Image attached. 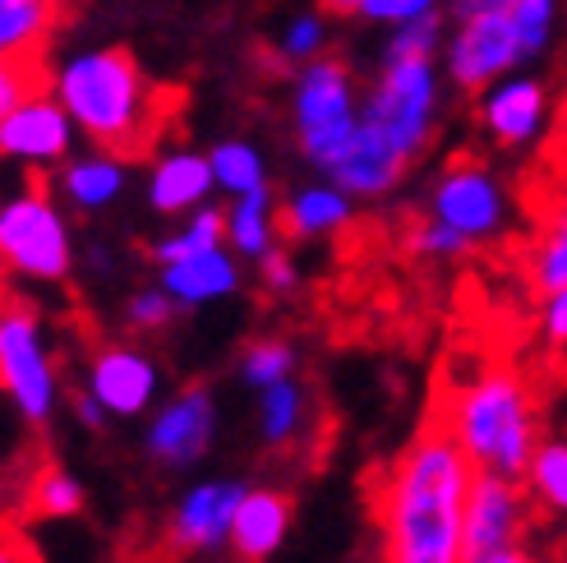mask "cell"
I'll use <instances>...</instances> for the list:
<instances>
[{
  "label": "cell",
  "instance_id": "8fae6325",
  "mask_svg": "<svg viewBox=\"0 0 567 563\" xmlns=\"http://www.w3.org/2000/svg\"><path fill=\"white\" fill-rule=\"evenodd\" d=\"M503 213H507L503 185L494 181L489 166H480V162H452L447 172L439 176L434 199H430V217L457 227L471 240L498 236L503 232Z\"/></svg>",
  "mask_w": 567,
  "mask_h": 563
},
{
  "label": "cell",
  "instance_id": "ab89813d",
  "mask_svg": "<svg viewBox=\"0 0 567 563\" xmlns=\"http://www.w3.org/2000/svg\"><path fill=\"white\" fill-rule=\"evenodd\" d=\"M452 14L462 19H480V14H503V10H513V0H447Z\"/></svg>",
  "mask_w": 567,
  "mask_h": 563
},
{
  "label": "cell",
  "instance_id": "9c48e42d",
  "mask_svg": "<svg viewBox=\"0 0 567 563\" xmlns=\"http://www.w3.org/2000/svg\"><path fill=\"white\" fill-rule=\"evenodd\" d=\"M526 526V494L513 475L475 471L466 499V563H494L517 550Z\"/></svg>",
  "mask_w": 567,
  "mask_h": 563
},
{
  "label": "cell",
  "instance_id": "ba28073f",
  "mask_svg": "<svg viewBox=\"0 0 567 563\" xmlns=\"http://www.w3.org/2000/svg\"><path fill=\"white\" fill-rule=\"evenodd\" d=\"M213 434H217L213 392L204 383H189L153 411L148 434H144V453L166 471H185L213 448Z\"/></svg>",
  "mask_w": 567,
  "mask_h": 563
},
{
  "label": "cell",
  "instance_id": "7a4b0ae2",
  "mask_svg": "<svg viewBox=\"0 0 567 563\" xmlns=\"http://www.w3.org/2000/svg\"><path fill=\"white\" fill-rule=\"evenodd\" d=\"M51 93L102 153L138 157L157 139V93L125 47L79 51L55 70Z\"/></svg>",
  "mask_w": 567,
  "mask_h": 563
},
{
  "label": "cell",
  "instance_id": "2e32d148",
  "mask_svg": "<svg viewBox=\"0 0 567 563\" xmlns=\"http://www.w3.org/2000/svg\"><path fill=\"white\" fill-rule=\"evenodd\" d=\"M291 518H296V503L287 490H268V485H245L240 503H236V522H231V554L240 563H268L281 541L291 531Z\"/></svg>",
  "mask_w": 567,
  "mask_h": 563
},
{
  "label": "cell",
  "instance_id": "484cf974",
  "mask_svg": "<svg viewBox=\"0 0 567 563\" xmlns=\"http://www.w3.org/2000/svg\"><path fill=\"white\" fill-rule=\"evenodd\" d=\"M208 162H213V176L226 194H249V190L268 185L264 153L254 144H245V139H221V144L208 153Z\"/></svg>",
  "mask_w": 567,
  "mask_h": 563
},
{
  "label": "cell",
  "instance_id": "ee69618b",
  "mask_svg": "<svg viewBox=\"0 0 567 563\" xmlns=\"http://www.w3.org/2000/svg\"><path fill=\"white\" fill-rule=\"evenodd\" d=\"M494 563H540V559H535V554H526V550L517 545V550H507V554H503V559H494Z\"/></svg>",
  "mask_w": 567,
  "mask_h": 563
},
{
  "label": "cell",
  "instance_id": "4316f807",
  "mask_svg": "<svg viewBox=\"0 0 567 563\" xmlns=\"http://www.w3.org/2000/svg\"><path fill=\"white\" fill-rule=\"evenodd\" d=\"M530 282L545 296L558 291V287H567V194H563L558 213L549 217L545 236L535 240V249H530Z\"/></svg>",
  "mask_w": 567,
  "mask_h": 563
},
{
  "label": "cell",
  "instance_id": "603a6c76",
  "mask_svg": "<svg viewBox=\"0 0 567 563\" xmlns=\"http://www.w3.org/2000/svg\"><path fill=\"white\" fill-rule=\"evenodd\" d=\"M61 23V0H0V55L38 61Z\"/></svg>",
  "mask_w": 567,
  "mask_h": 563
},
{
  "label": "cell",
  "instance_id": "5b68a950",
  "mask_svg": "<svg viewBox=\"0 0 567 563\" xmlns=\"http://www.w3.org/2000/svg\"><path fill=\"white\" fill-rule=\"evenodd\" d=\"M439 111V74L434 55H383V74L364 98L360 116L370 121L406 162L430 144Z\"/></svg>",
  "mask_w": 567,
  "mask_h": 563
},
{
  "label": "cell",
  "instance_id": "3957f363",
  "mask_svg": "<svg viewBox=\"0 0 567 563\" xmlns=\"http://www.w3.org/2000/svg\"><path fill=\"white\" fill-rule=\"evenodd\" d=\"M447 434L462 443V453L475 462V471H498L522 481L535 448V398L517 370H494L475 375L447 398L443 411Z\"/></svg>",
  "mask_w": 567,
  "mask_h": 563
},
{
  "label": "cell",
  "instance_id": "30bf717a",
  "mask_svg": "<svg viewBox=\"0 0 567 563\" xmlns=\"http://www.w3.org/2000/svg\"><path fill=\"white\" fill-rule=\"evenodd\" d=\"M526 61L513 19L503 14H480V19H462L457 33L447 42V74L457 89H489V83L507 79Z\"/></svg>",
  "mask_w": 567,
  "mask_h": 563
},
{
  "label": "cell",
  "instance_id": "4fadbf2b",
  "mask_svg": "<svg viewBox=\"0 0 567 563\" xmlns=\"http://www.w3.org/2000/svg\"><path fill=\"white\" fill-rule=\"evenodd\" d=\"M245 485L240 481H198L189 485L172 518H166V545L176 554H204L231 541V522H236V503Z\"/></svg>",
  "mask_w": 567,
  "mask_h": 563
},
{
  "label": "cell",
  "instance_id": "1f68e13d",
  "mask_svg": "<svg viewBox=\"0 0 567 563\" xmlns=\"http://www.w3.org/2000/svg\"><path fill=\"white\" fill-rule=\"evenodd\" d=\"M33 93H42V65L19 61V55H0V116H10Z\"/></svg>",
  "mask_w": 567,
  "mask_h": 563
},
{
  "label": "cell",
  "instance_id": "8d00e7d4",
  "mask_svg": "<svg viewBox=\"0 0 567 563\" xmlns=\"http://www.w3.org/2000/svg\"><path fill=\"white\" fill-rule=\"evenodd\" d=\"M439 0H364L360 14L374 19V23H406V19H420V14H434Z\"/></svg>",
  "mask_w": 567,
  "mask_h": 563
},
{
  "label": "cell",
  "instance_id": "4dcf8cb0",
  "mask_svg": "<svg viewBox=\"0 0 567 563\" xmlns=\"http://www.w3.org/2000/svg\"><path fill=\"white\" fill-rule=\"evenodd\" d=\"M517 28V42H522V55H540L549 47V33H554V19H558V0H513V10H507Z\"/></svg>",
  "mask_w": 567,
  "mask_h": 563
},
{
  "label": "cell",
  "instance_id": "ac0fdd59",
  "mask_svg": "<svg viewBox=\"0 0 567 563\" xmlns=\"http://www.w3.org/2000/svg\"><path fill=\"white\" fill-rule=\"evenodd\" d=\"M217 190L213 176V162L208 153H166L153 162V176H148V204L162 217H185L194 208H204V199Z\"/></svg>",
  "mask_w": 567,
  "mask_h": 563
},
{
  "label": "cell",
  "instance_id": "52a82bcc",
  "mask_svg": "<svg viewBox=\"0 0 567 563\" xmlns=\"http://www.w3.org/2000/svg\"><path fill=\"white\" fill-rule=\"evenodd\" d=\"M0 264L28 282H65L74 268V240L65 213L47 190H23L0 204Z\"/></svg>",
  "mask_w": 567,
  "mask_h": 563
},
{
  "label": "cell",
  "instance_id": "d4e9b609",
  "mask_svg": "<svg viewBox=\"0 0 567 563\" xmlns=\"http://www.w3.org/2000/svg\"><path fill=\"white\" fill-rule=\"evenodd\" d=\"M226 245V213L217 208H194L185 217V227H176L172 236H162L153 245V259L157 264H176V259H189V255H204V249H217Z\"/></svg>",
  "mask_w": 567,
  "mask_h": 563
},
{
  "label": "cell",
  "instance_id": "f35d334b",
  "mask_svg": "<svg viewBox=\"0 0 567 563\" xmlns=\"http://www.w3.org/2000/svg\"><path fill=\"white\" fill-rule=\"evenodd\" d=\"M545 337L549 347H567V287L545 296Z\"/></svg>",
  "mask_w": 567,
  "mask_h": 563
},
{
  "label": "cell",
  "instance_id": "e0dca14e",
  "mask_svg": "<svg viewBox=\"0 0 567 563\" xmlns=\"http://www.w3.org/2000/svg\"><path fill=\"white\" fill-rule=\"evenodd\" d=\"M545 111H549V98L540 89V79H503V83H489L485 89V102H480V121L485 130L498 139L503 149H522L530 144L535 134L545 125Z\"/></svg>",
  "mask_w": 567,
  "mask_h": 563
},
{
  "label": "cell",
  "instance_id": "5bb4252c",
  "mask_svg": "<svg viewBox=\"0 0 567 563\" xmlns=\"http://www.w3.org/2000/svg\"><path fill=\"white\" fill-rule=\"evenodd\" d=\"M157 360L134 347H97L89 360V392L106 407V416H138L157 402Z\"/></svg>",
  "mask_w": 567,
  "mask_h": 563
},
{
  "label": "cell",
  "instance_id": "83f0119b",
  "mask_svg": "<svg viewBox=\"0 0 567 563\" xmlns=\"http://www.w3.org/2000/svg\"><path fill=\"white\" fill-rule=\"evenodd\" d=\"M526 490L554 513H567V439H549L535 448L526 467Z\"/></svg>",
  "mask_w": 567,
  "mask_h": 563
},
{
  "label": "cell",
  "instance_id": "277c9868",
  "mask_svg": "<svg viewBox=\"0 0 567 563\" xmlns=\"http://www.w3.org/2000/svg\"><path fill=\"white\" fill-rule=\"evenodd\" d=\"M291 116H296V139L300 153L328 172L351 144V134L360 130V106H355V83L351 70L337 55H315L305 61L296 74V93H291Z\"/></svg>",
  "mask_w": 567,
  "mask_h": 563
},
{
  "label": "cell",
  "instance_id": "d6a6232c",
  "mask_svg": "<svg viewBox=\"0 0 567 563\" xmlns=\"http://www.w3.org/2000/svg\"><path fill=\"white\" fill-rule=\"evenodd\" d=\"M176 309H181V305L166 296V287H157V291H134V296L125 300V324H130L134 332H162V328H172Z\"/></svg>",
  "mask_w": 567,
  "mask_h": 563
},
{
  "label": "cell",
  "instance_id": "b9f144b4",
  "mask_svg": "<svg viewBox=\"0 0 567 563\" xmlns=\"http://www.w3.org/2000/svg\"><path fill=\"white\" fill-rule=\"evenodd\" d=\"M0 563H33V554H28V545H23L19 536L0 531Z\"/></svg>",
  "mask_w": 567,
  "mask_h": 563
},
{
  "label": "cell",
  "instance_id": "d590c367",
  "mask_svg": "<svg viewBox=\"0 0 567 563\" xmlns=\"http://www.w3.org/2000/svg\"><path fill=\"white\" fill-rule=\"evenodd\" d=\"M281 55L296 65L315 61V55H323V19L319 14H296L287 28H281Z\"/></svg>",
  "mask_w": 567,
  "mask_h": 563
},
{
  "label": "cell",
  "instance_id": "e575fe53",
  "mask_svg": "<svg viewBox=\"0 0 567 563\" xmlns=\"http://www.w3.org/2000/svg\"><path fill=\"white\" fill-rule=\"evenodd\" d=\"M471 245H475L471 236H462L457 227H447V222H439V217H424L411 232V249L415 255H430V259H457Z\"/></svg>",
  "mask_w": 567,
  "mask_h": 563
},
{
  "label": "cell",
  "instance_id": "6da1fadb",
  "mask_svg": "<svg viewBox=\"0 0 567 563\" xmlns=\"http://www.w3.org/2000/svg\"><path fill=\"white\" fill-rule=\"evenodd\" d=\"M475 462L443 420L424 426L374 490L383 563H466V499Z\"/></svg>",
  "mask_w": 567,
  "mask_h": 563
},
{
  "label": "cell",
  "instance_id": "836d02e7",
  "mask_svg": "<svg viewBox=\"0 0 567 563\" xmlns=\"http://www.w3.org/2000/svg\"><path fill=\"white\" fill-rule=\"evenodd\" d=\"M439 47H443V19L434 10V14H420V19L396 23V33L388 42V55H434Z\"/></svg>",
  "mask_w": 567,
  "mask_h": 563
},
{
  "label": "cell",
  "instance_id": "f546056e",
  "mask_svg": "<svg viewBox=\"0 0 567 563\" xmlns=\"http://www.w3.org/2000/svg\"><path fill=\"white\" fill-rule=\"evenodd\" d=\"M291 375H296V347L281 342V337H259V342H249L240 356V379L259 392L291 379Z\"/></svg>",
  "mask_w": 567,
  "mask_h": 563
},
{
  "label": "cell",
  "instance_id": "7bdbcfd3",
  "mask_svg": "<svg viewBox=\"0 0 567 563\" xmlns=\"http://www.w3.org/2000/svg\"><path fill=\"white\" fill-rule=\"evenodd\" d=\"M319 6H323L328 14H360L364 0H319Z\"/></svg>",
  "mask_w": 567,
  "mask_h": 563
},
{
  "label": "cell",
  "instance_id": "f1b7e54d",
  "mask_svg": "<svg viewBox=\"0 0 567 563\" xmlns=\"http://www.w3.org/2000/svg\"><path fill=\"white\" fill-rule=\"evenodd\" d=\"M28 509L38 518H74L83 509V485L65 467H42L28 485Z\"/></svg>",
  "mask_w": 567,
  "mask_h": 563
},
{
  "label": "cell",
  "instance_id": "9a60e30c",
  "mask_svg": "<svg viewBox=\"0 0 567 563\" xmlns=\"http://www.w3.org/2000/svg\"><path fill=\"white\" fill-rule=\"evenodd\" d=\"M402 172H406V157L360 116V130L351 134V144L328 166V181L342 185L351 199H379V194H388L396 181H402Z\"/></svg>",
  "mask_w": 567,
  "mask_h": 563
},
{
  "label": "cell",
  "instance_id": "8992f818",
  "mask_svg": "<svg viewBox=\"0 0 567 563\" xmlns=\"http://www.w3.org/2000/svg\"><path fill=\"white\" fill-rule=\"evenodd\" d=\"M0 392L28 426H47L61 402V375L47 347V328L33 305H0Z\"/></svg>",
  "mask_w": 567,
  "mask_h": 563
},
{
  "label": "cell",
  "instance_id": "74e56055",
  "mask_svg": "<svg viewBox=\"0 0 567 563\" xmlns=\"http://www.w3.org/2000/svg\"><path fill=\"white\" fill-rule=\"evenodd\" d=\"M259 277H264V287H268L272 296L296 291V264H291L287 249H268V255L259 259Z\"/></svg>",
  "mask_w": 567,
  "mask_h": 563
},
{
  "label": "cell",
  "instance_id": "44dd1931",
  "mask_svg": "<svg viewBox=\"0 0 567 563\" xmlns=\"http://www.w3.org/2000/svg\"><path fill=\"white\" fill-rule=\"evenodd\" d=\"M125 190V157L116 153H89L61 166V194L79 213H102L121 199Z\"/></svg>",
  "mask_w": 567,
  "mask_h": 563
},
{
  "label": "cell",
  "instance_id": "cb8c5ba5",
  "mask_svg": "<svg viewBox=\"0 0 567 563\" xmlns=\"http://www.w3.org/2000/svg\"><path fill=\"white\" fill-rule=\"evenodd\" d=\"M305 426V388L296 379H281L259 392V434L268 448H287Z\"/></svg>",
  "mask_w": 567,
  "mask_h": 563
},
{
  "label": "cell",
  "instance_id": "7402d4cb",
  "mask_svg": "<svg viewBox=\"0 0 567 563\" xmlns=\"http://www.w3.org/2000/svg\"><path fill=\"white\" fill-rule=\"evenodd\" d=\"M277 204H272V190H249V194H236V204L226 208V245L236 249L240 259H254L259 264L268 249H277Z\"/></svg>",
  "mask_w": 567,
  "mask_h": 563
},
{
  "label": "cell",
  "instance_id": "d6986e66",
  "mask_svg": "<svg viewBox=\"0 0 567 563\" xmlns=\"http://www.w3.org/2000/svg\"><path fill=\"white\" fill-rule=\"evenodd\" d=\"M240 255L231 245H217V249H204V255H189V259H176V264H162V287L181 309L189 305H213L221 296H231L240 287Z\"/></svg>",
  "mask_w": 567,
  "mask_h": 563
},
{
  "label": "cell",
  "instance_id": "ffe728a7",
  "mask_svg": "<svg viewBox=\"0 0 567 563\" xmlns=\"http://www.w3.org/2000/svg\"><path fill=\"white\" fill-rule=\"evenodd\" d=\"M281 232L296 240H319V236H337L351 222V194L342 185H309L296 190L287 204L277 208Z\"/></svg>",
  "mask_w": 567,
  "mask_h": 563
},
{
  "label": "cell",
  "instance_id": "7c38bea8",
  "mask_svg": "<svg viewBox=\"0 0 567 563\" xmlns=\"http://www.w3.org/2000/svg\"><path fill=\"white\" fill-rule=\"evenodd\" d=\"M70 139H74V121L55 93H33L10 116H0V157L23 162V166L65 162Z\"/></svg>",
  "mask_w": 567,
  "mask_h": 563
},
{
  "label": "cell",
  "instance_id": "60d3db41",
  "mask_svg": "<svg viewBox=\"0 0 567 563\" xmlns=\"http://www.w3.org/2000/svg\"><path fill=\"white\" fill-rule=\"evenodd\" d=\"M74 411H79V420H83V426H89V430H102L106 420H111V416H106V407H102V402L93 398L89 388H83L79 398H74Z\"/></svg>",
  "mask_w": 567,
  "mask_h": 563
}]
</instances>
